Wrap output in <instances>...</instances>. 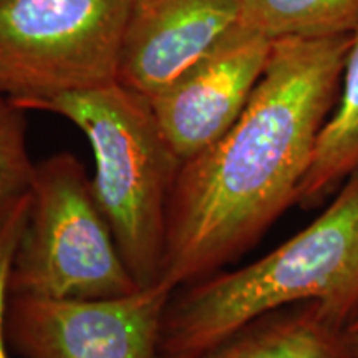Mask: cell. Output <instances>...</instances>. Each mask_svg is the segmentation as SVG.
Masks as SVG:
<instances>
[{
    "mask_svg": "<svg viewBox=\"0 0 358 358\" xmlns=\"http://www.w3.org/2000/svg\"><path fill=\"white\" fill-rule=\"evenodd\" d=\"M35 164L27 148L25 110L0 92V203L29 194Z\"/></svg>",
    "mask_w": 358,
    "mask_h": 358,
    "instance_id": "12",
    "label": "cell"
},
{
    "mask_svg": "<svg viewBox=\"0 0 358 358\" xmlns=\"http://www.w3.org/2000/svg\"><path fill=\"white\" fill-rule=\"evenodd\" d=\"M173 294L164 280L108 299L8 294V342L24 358H159Z\"/></svg>",
    "mask_w": 358,
    "mask_h": 358,
    "instance_id": "6",
    "label": "cell"
},
{
    "mask_svg": "<svg viewBox=\"0 0 358 358\" xmlns=\"http://www.w3.org/2000/svg\"><path fill=\"white\" fill-rule=\"evenodd\" d=\"M239 17L241 0H134L118 82L153 96L226 37Z\"/></svg>",
    "mask_w": 358,
    "mask_h": 358,
    "instance_id": "8",
    "label": "cell"
},
{
    "mask_svg": "<svg viewBox=\"0 0 358 358\" xmlns=\"http://www.w3.org/2000/svg\"><path fill=\"white\" fill-rule=\"evenodd\" d=\"M27 110L62 116L92 146L93 192L140 287L158 284L166 250L168 203L182 161L150 98L120 82L35 100Z\"/></svg>",
    "mask_w": 358,
    "mask_h": 358,
    "instance_id": "3",
    "label": "cell"
},
{
    "mask_svg": "<svg viewBox=\"0 0 358 358\" xmlns=\"http://www.w3.org/2000/svg\"><path fill=\"white\" fill-rule=\"evenodd\" d=\"M319 302L345 324L358 303V169L310 224L266 256L174 290L159 358L192 355L257 317Z\"/></svg>",
    "mask_w": 358,
    "mask_h": 358,
    "instance_id": "2",
    "label": "cell"
},
{
    "mask_svg": "<svg viewBox=\"0 0 358 358\" xmlns=\"http://www.w3.org/2000/svg\"><path fill=\"white\" fill-rule=\"evenodd\" d=\"M237 25L268 40L348 35L358 30V0H241Z\"/></svg>",
    "mask_w": 358,
    "mask_h": 358,
    "instance_id": "11",
    "label": "cell"
},
{
    "mask_svg": "<svg viewBox=\"0 0 358 358\" xmlns=\"http://www.w3.org/2000/svg\"><path fill=\"white\" fill-rule=\"evenodd\" d=\"M352 37L274 40L236 123L179 168L161 280L176 290L222 271L297 204L337 103Z\"/></svg>",
    "mask_w": 358,
    "mask_h": 358,
    "instance_id": "1",
    "label": "cell"
},
{
    "mask_svg": "<svg viewBox=\"0 0 358 358\" xmlns=\"http://www.w3.org/2000/svg\"><path fill=\"white\" fill-rule=\"evenodd\" d=\"M272 43L236 25L168 87L148 96L182 163L213 146L236 123L266 70Z\"/></svg>",
    "mask_w": 358,
    "mask_h": 358,
    "instance_id": "7",
    "label": "cell"
},
{
    "mask_svg": "<svg viewBox=\"0 0 358 358\" xmlns=\"http://www.w3.org/2000/svg\"><path fill=\"white\" fill-rule=\"evenodd\" d=\"M342 342L347 355L350 358H358V303L343 324Z\"/></svg>",
    "mask_w": 358,
    "mask_h": 358,
    "instance_id": "14",
    "label": "cell"
},
{
    "mask_svg": "<svg viewBox=\"0 0 358 358\" xmlns=\"http://www.w3.org/2000/svg\"><path fill=\"white\" fill-rule=\"evenodd\" d=\"M134 0H0V92L29 103L118 82Z\"/></svg>",
    "mask_w": 358,
    "mask_h": 358,
    "instance_id": "5",
    "label": "cell"
},
{
    "mask_svg": "<svg viewBox=\"0 0 358 358\" xmlns=\"http://www.w3.org/2000/svg\"><path fill=\"white\" fill-rule=\"evenodd\" d=\"M358 169V30L353 32L337 103L315 146L297 204L312 209L334 194Z\"/></svg>",
    "mask_w": 358,
    "mask_h": 358,
    "instance_id": "10",
    "label": "cell"
},
{
    "mask_svg": "<svg viewBox=\"0 0 358 358\" xmlns=\"http://www.w3.org/2000/svg\"><path fill=\"white\" fill-rule=\"evenodd\" d=\"M138 289L82 161L71 153L38 161L8 294L108 299Z\"/></svg>",
    "mask_w": 358,
    "mask_h": 358,
    "instance_id": "4",
    "label": "cell"
},
{
    "mask_svg": "<svg viewBox=\"0 0 358 358\" xmlns=\"http://www.w3.org/2000/svg\"><path fill=\"white\" fill-rule=\"evenodd\" d=\"M29 209L30 192L19 199L0 203V358H10V342L7 335L8 279Z\"/></svg>",
    "mask_w": 358,
    "mask_h": 358,
    "instance_id": "13",
    "label": "cell"
},
{
    "mask_svg": "<svg viewBox=\"0 0 358 358\" xmlns=\"http://www.w3.org/2000/svg\"><path fill=\"white\" fill-rule=\"evenodd\" d=\"M343 324L319 302L268 312L198 353L178 358H345Z\"/></svg>",
    "mask_w": 358,
    "mask_h": 358,
    "instance_id": "9",
    "label": "cell"
},
{
    "mask_svg": "<svg viewBox=\"0 0 358 358\" xmlns=\"http://www.w3.org/2000/svg\"><path fill=\"white\" fill-rule=\"evenodd\" d=\"M345 358H350V357H348V355H347V357H345Z\"/></svg>",
    "mask_w": 358,
    "mask_h": 358,
    "instance_id": "15",
    "label": "cell"
}]
</instances>
